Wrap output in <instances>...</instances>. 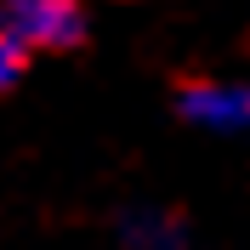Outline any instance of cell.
Masks as SVG:
<instances>
[{
    "label": "cell",
    "mask_w": 250,
    "mask_h": 250,
    "mask_svg": "<svg viewBox=\"0 0 250 250\" xmlns=\"http://www.w3.org/2000/svg\"><path fill=\"white\" fill-rule=\"evenodd\" d=\"M23 62H29V46H17L12 34L0 29V91H12L17 80H23Z\"/></svg>",
    "instance_id": "cell-4"
},
{
    "label": "cell",
    "mask_w": 250,
    "mask_h": 250,
    "mask_svg": "<svg viewBox=\"0 0 250 250\" xmlns=\"http://www.w3.org/2000/svg\"><path fill=\"white\" fill-rule=\"evenodd\" d=\"M0 29L29 51H57L85 34L80 0H0Z\"/></svg>",
    "instance_id": "cell-1"
},
{
    "label": "cell",
    "mask_w": 250,
    "mask_h": 250,
    "mask_svg": "<svg viewBox=\"0 0 250 250\" xmlns=\"http://www.w3.org/2000/svg\"><path fill=\"white\" fill-rule=\"evenodd\" d=\"M182 114L205 131H250V80H193Z\"/></svg>",
    "instance_id": "cell-2"
},
{
    "label": "cell",
    "mask_w": 250,
    "mask_h": 250,
    "mask_svg": "<svg viewBox=\"0 0 250 250\" xmlns=\"http://www.w3.org/2000/svg\"><path fill=\"white\" fill-rule=\"evenodd\" d=\"M120 239L131 250H188L176 216H165V210H131V216L120 222Z\"/></svg>",
    "instance_id": "cell-3"
}]
</instances>
